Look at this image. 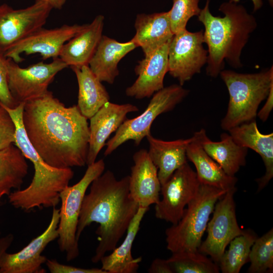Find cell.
Instances as JSON below:
<instances>
[{"label": "cell", "instance_id": "cell-1", "mask_svg": "<svg viewBox=\"0 0 273 273\" xmlns=\"http://www.w3.org/2000/svg\"><path fill=\"white\" fill-rule=\"evenodd\" d=\"M22 122L30 142L48 165L57 168L86 165L89 128L77 105L66 107L48 90L25 103Z\"/></svg>", "mask_w": 273, "mask_h": 273}, {"label": "cell", "instance_id": "cell-2", "mask_svg": "<svg viewBox=\"0 0 273 273\" xmlns=\"http://www.w3.org/2000/svg\"><path fill=\"white\" fill-rule=\"evenodd\" d=\"M129 175L117 179L108 170L95 179L85 194L79 214L76 239L92 223L99 224L98 245L92 261L97 263L113 251L122 238L139 209L129 192Z\"/></svg>", "mask_w": 273, "mask_h": 273}, {"label": "cell", "instance_id": "cell-3", "mask_svg": "<svg viewBox=\"0 0 273 273\" xmlns=\"http://www.w3.org/2000/svg\"><path fill=\"white\" fill-rule=\"evenodd\" d=\"M209 0L198 16L204 26V43L208 47L206 72L215 78L223 70L224 60L235 69L241 68L242 51L257 23L255 17L241 4L231 0L222 3L218 10L224 16H213L209 10Z\"/></svg>", "mask_w": 273, "mask_h": 273}, {"label": "cell", "instance_id": "cell-4", "mask_svg": "<svg viewBox=\"0 0 273 273\" xmlns=\"http://www.w3.org/2000/svg\"><path fill=\"white\" fill-rule=\"evenodd\" d=\"M25 103L14 108L3 105L16 125L15 145L26 159L32 163L34 175L30 185L23 190L12 192L8 196L15 208L25 211L35 208L56 207L60 202V193L68 186L74 176L71 168H57L48 165L32 146L26 133L22 114Z\"/></svg>", "mask_w": 273, "mask_h": 273}, {"label": "cell", "instance_id": "cell-5", "mask_svg": "<svg viewBox=\"0 0 273 273\" xmlns=\"http://www.w3.org/2000/svg\"><path fill=\"white\" fill-rule=\"evenodd\" d=\"M219 75L229 94L226 113L221 121V127L232 128L255 119L261 103L265 100L273 86V67L255 73H240L223 70Z\"/></svg>", "mask_w": 273, "mask_h": 273}, {"label": "cell", "instance_id": "cell-6", "mask_svg": "<svg viewBox=\"0 0 273 273\" xmlns=\"http://www.w3.org/2000/svg\"><path fill=\"white\" fill-rule=\"evenodd\" d=\"M226 192L200 184L180 220L166 230L167 249L172 253L197 251L215 204Z\"/></svg>", "mask_w": 273, "mask_h": 273}, {"label": "cell", "instance_id": "cell-7", "mask_svg": "<svg viewBox=\"0 0 273 273\" xmlns=\"http://www.w3.org/2000/svg\"><path fill=\"white\" fill-rule=\"evenodd\" d=\"M105 168L103 159L96 161L87 166L79 181L73 186H68L60 193L58 244L60 251L65 253L68 261L76 259L79 255L76 232L84 197L90 184L103 173Z\"/></svg>", "mask_w": 273, "mask_h": 273}, {"label": "cell", "instance_id": "cell-8", "mask_svg": "<svg viewBox=\"0 0 273 273\" xmlns=\"http://www.w3.org/2000/svg\"><path fill=\"white\" fill-rule=\"evenodd\" d=\"M189 90L180 84L164 87L153 94L146 110L139 116L126 119L106 144L104 155L113 153L126 142L132 140L139 146L151 133V125L160 114L172 110L189 94Z\"/></svg>", "mask_w": 273, "mask_h": 273}, {"label": "cell", "instance_id": "cell-9", "mask_svg": "<svg viewBox=\"0 0 273 273\" xmlns=\"http://www.w3.org/2000/svg\"><path fill=\"white\" fill-rule=\"evenodd\" d=\"M67 67L59 58L49 63L40 62L26 68L9 59L8 83L12 97L19 104L41 97L48 91L57 74Z\"/></svg>", "mask_w": 273, "mask_h": 273}, {"label": "cell", "instance_id": "cell-10", "mask_svg": "<svg viewBox=\"0 0 273 273\" xmlns=\"http://www.w3.org/2000/svg\"><path fill=\"white\" fill-rule=\"evenodd\" d=\"M203 31L192 32L187 29L174 34L168 53V72L179 84L192 79L207 64L208 51L204 47Z\"/></svg>", "mask_w": 273, "mask_h": 273}, {"label": "cell", "instance_id": "cell-11", "mask_svg": "<svg viewBox=\"0 0 273 273\" xmlns=\"http://www.w3.org/2000/svg\"><path fill=\"white\" fill-rule=\"evenodd\" d=\"M52 9L42 0L19 9L0 5V53L5 56L16 43L42 28Z\"/></svg>", "mask_w": 273, "mask_h": 273}, {"label": "cell", "instance_id": "cell-12", "mask_svg": "<svg viewBox=\"0 0 273 273\" xmlns=\"http://www.w3.org/2000/svg\"><path fill=\"white\" fill-rule=\"evenodd\" d=\"M236 190V188L228 191L217 201L207 225V236L198 249L217 263L230 242L244 231L237 220L234 200Z\"/></svg>", "mask_w": 273, "mask_h": 273}, {"label": "cell", "instance_id": "cell-13", "mask_svg": "<svg viewBox=\"0 0 273 273\" xmlns=\"http://www.w3.org/2000/svg\"><path fill=\"white\" fill-rule=\"evenodd\" d=\"M200 186L196 171L188 162L184 164L161 185L162 198L155 206L156 217L176 224L182 217L185 207L197 194Z\"/></svg>", "mask_w": 273, "mask_h": 273}, {"label": "cell", "instance_id": "cell-14", "mask_svg": "<svg viewBox=\"0 0 273 273\" xmlns=\"http://www.w3.org/2000/svg\"><path fill=\"white\" fill-rule=\"evenodd\" d=\"M59 209L53 207L51 221L44 231L14 253L7 252L0 262L1 273H44L42 265L47 258L41 254L48 245L58 239Z\"/></svg>", "mask_w": 273, "mask_h": 273}, {"label": "cell", "instance_id": "cell-15", "mask_svg": "<svg viewBox=\"0 0 273 273\" xmlns=\"http://www.w3.org/2000/svg\"><path fill=\"white\" fill-rule=\"evenodd\" d=\"M84 25H67L53 29L41 28L14 44L5 56L19 63L22 54H39L43 60L59 58L63 46L75 36Z\"/></svg>", "mask_w": 273, "mask_h": 273}, {"label": "cell", "instance_id": "cell-16", "mask_svg": "<svg viewBox=\"0 0 273 273\" xmlns=\"http://www.w3.org/2000/svg\"><path fill=\"white\" fill-rule=\"evenodd\" d=\"M169 42L144 56L135 66L137 79L125 90L127 96L136 99L150 98L164 87V78L168 72Z\"/></svg>", "mask_w": 273, "mask_h": 273}, {"label": "cell", "instance_id": "cell-17", "mask_svg": "<svg viewBox=\"0 0 273 273\" xmlns=\"http://www.w3.org/2000/svg\"><path fill=\"white\" fill-rule=\"evenodd\" d=\"M138 111V107L131 104H118L109 101L89 119L87 166L96 161L107 140L126 119L127 114Z\"/></svg>", "mask_w": 273, "mask_h": 273}, {"label": "cell", "instance_id": "cell-18", "mask_svg": "<svg viewBox=\"0 0 273 273\" xmlns=\"http://www.w3.org/2000/svg\"><path fill=\"white\" fill-rule=\"evenodd\" d=\"M134 165L129 175V192L139 207L148 208L160 200L161 185L158 169L151 160L148 151L142 149L132 157Z\"/></svg>", "mask_w": 273, "mask_h": 273}, {"label": "cell", "instance_id": "cell-19", "mask_svg": "<svg viewBox=\"0 0 273 273\" xmlns=\"http://www.w3.org/2000/svg\"><path fill=\"white\" fill-rule=\"evenodd\" d=\"M104 19L102 15H97L64 44L59 58L68 67L88 65L103 35Z\"/></svg>", "mask_w": 273, "mask_h": 273}, {"label": "cell", "instance_id": "cell-20", "mask_svg": "<svg viewBox=\"0 0 273 273\" xmlns=\"http://www.w3.org/2000/svg\"><path fill=\"white\" fill-rule=\"evenodd\" d=\"M229 132L237 144L253 150L261 157L265 172L256 179L257 191H260L273 177V133H261L255 119L235 126Z\"/></svg>", "mask_w": 273, "mask_h": 273}, {"label": "cell", "instance_id": "cell-21", "mask_svg": "<svg viewBox=\"0 0 273 273\" xmlns=\"http://www.w3.org/2000/svg\"><path fill=\"white\" fill-rule=\"evenodd\" d=\"M193 136L228 175L235 176L245 165L248 149L237 144L230 134L222 133L220 141L213 142L207 136L205 129H201L195 132Z\"/></svg>", "mask_w": 273, "mask_h": 273}, {"label": "cell", "instance_id": "cell-22", "mask_svg": "<svg viewBox=\"0 0 273 273\" xmlns=\"http://www.w3.org/2000/svg\"><path fill=\"white\" fill-rule=\"evenodd\" d=\"M137 47L131 40L121 42L103 35L88 65L101 82L112 84L119 75L120 61Z\"/></svg>", "mask_w": 273, "mask_h": 273}, {"label": "cell", "instance_id": "cell-23", "mask_svg": "<svg viewBox=\"0 0 273 273\" xmlns=\"http://www.w3.org/2000/svg\"><path fill=\"white\" fill-rule=\"evenodd\" d=\"M149 144V156L158 169V175L163 184L174 172L187 162L186 150L193 137L165 141L153 137L151 133L146 136Z\"/></svg>", "mask_w": 273, "mask_h": 273}, {"label": "cell", "instance_id": "cell-24", "mask_svg": "<svg viewBox=\"0 0 273 273\" xmlns=\"http://www.w3.org/2000/svg\"><path fill=\"white\" fill-rule=\"evenodd\" d=\"M135 33L131 39L146 56L170 41L174 34L168 12L136 15Z\"/></svg>", "mask_w": 273, "mask_h": 273}, {"label": "cell", "instance_id": "cell-25", "mask_svg": "<svg viewBox=\"0 0 273 273\" xmlns=\"http://www.w3.org/2000/svg\"><path fill=\"white\" fill-rule=\"evenodd\" d=\"M148 209V208L139 207L126 231V235L123 242L112 251L111 254L105 255L101 259V268L107 273L137 272L142 258V257H133L131 249L142 220Z\"/></svg>", "mask_w": 273, "mask_h": 273}, {"label": "cell", "instance_id": "cell-26", "mask_svg": "<svg viewBox=\"0 0 273 273\" xmlns=\"http://www.w3.org/2000/svg\"><path fill=\"white\" fill-rule=\"evenodd\" d=\"M193 137V140L187 147L186 155L195 166L199 183L226 191L236 188L237 177L228 175Z\"/></svg>", "mask_w": 273, "mask_h": 273}, {"label": "cell", "instance_id": "cell-27", "mask_svg": "<svg viewBox=\"0 0 273 273\" xmlns=\"http://www.w3.org/2000/svg\"><path fill=\"white\" fill-rule=\"evenodd\" d=\"M78 85L77 107L87 119L110 100V96L102 82L88 65L71 67Z\"/></svg>", "mask_w": 273, "mask_h": 273}, {"label": "cell", "instance_id": "cell-28", "mask_svg": "<svg viewBox=\"0 0 273 273\" xmlns=\"http://www.w3.org/2000/svg\"><path fill=\"white\" fill-rule=\"evenodd\" d=\"M26 159L14 144L0 150V201L13 189H21L28 171Z\"/></svg>", "mask_w": 273, "mask_h": 273}, {"label": "cell", "instance_id": "cell-29", "mask_svg": "<svg viewBox=\"0 0 273 273\" xmlns=\"http://www.w3.org/2000/svg\"><path fill=\"white\" fill-rule=\"evenodd\" d=\"M257 238L252 231L245 230L233 239L218 263L220 270L222 273H239L243 265L249 262L251 248Z\"/></svg>", "mask_w": 273, "mask_h": 273}, {"label": "cell", "instance_id": "cell-30", "mask_svg": "<svg viewBox=\"0 0 273 273\" xmlns=\"http://www.w3.org/2000/svg\"><path fill=\"white\" fill-rule=\"evenodd\" d=\"M167 259L173 273H218V263L198 250L172 253Z\"/></svg>", "mask_w": 273, "mask_h": 273}, {"label": "cell", "instance_id": "cell-31", "mask_svg": "<svg viewBox=\"0 0 273 273\" xmlns=\"http://www.w3.org/2000/svg\"><path fill=\"white\" fill-rule=\"evenodd\" d=\"M249 259L250 265L248 272H272V228L261 237L257 238L251 247Z\"/></svg>", "mask_w": 273, "mask_h": 273}, {"label": "cell", "instance_id": "cell-32", "mask_svg": "<svg viewBox=\"0 0 273 273\" xmlns=\"http://www.w3.org/2000/svg\"><path fill=\"white\" fill-rule=\"evenodd\" d=\"M200 0H172L171 9L168 11L171 30L173 34L186 29L189 20L198 16L201 10Z\"/></svg>", "mask_w": 273, "mask_h": 273}, {"label": "cell", "instance_id": "cell-33", "mask_svg": "<svg viewBox=\"0 0 273 273\" xmlns=\"http://www.w3.org/2000/svg\"><path fill=\"white\" fill-rule=\"evenodd\" d=\"M16 125L7 110L0 103V150L15 142Z\"/></svg>", "mask_w": 273, "mask_h": 273}, {"label": "cell", "instance_id": "cell-34", "mask_svg": "<svg viewBox=\"0 0 273 273\" xmlns=\"http://www.w3.org/2000/svg\"><path fill=\"white\" fill-rule=\"evenodd\" d=\"M8 62L9 59L0 53V103L7 107L14 108L20 103L14 100L9 89Z\"/></svg>", "mask_w": 273, "mask_h": 273}, {"label": "cell", "instance_id": "cell-35", "mask_svg": "<svg viewBox=\"0 0 273 273\" xmlns=\"http://www.w3.org/2000/svg\"><path fill=\"white\" fill-rule=\"evenodd\" d=\"M51 273H107L101 268H83L58 262L56 259H47L45 263Z\"/></svg>", "mask_w": 273, "mask_h": 273}, {"label": "cell", "instance_id": "cell-36", "mask_svg": "<svg viewBox=\"0 0 273 273\" xmlns=\"http://www.w3.org/2000/svg\"><path fill=\"white\" fill-rule=\"evenodd\" d=\"M148 272L149 273H173L167 259L156 258L153 260Z\"/></svg>", "mask_w": 273, "mask_h": 273}, {"label": "cell", "instance_id": "cell-37", "mask_svg": "<svg viewBox=\"0 0 273 273\" xmlns=\"http://www.w3.org/2000/svg\"><path fill=\"white\" fill-rule=\"evenodd\" d=\"M266 101L262 108L257 112V116L263 122L265 121L270 113L273 107V86L270 88L266 98Z\"/></svg>", "mask_w": 273, "mask_h": 273}, {"label": "cell", "instance_id": "cell-38", "mask_svg": "<svg viewBox=\"0 0 273 273\" xmlns=\"http://www.w3.org/2000/svg\"><path fill=\"white\" fill-rule=\"evenodd\" d=\"M14 240V236L12 234H9L0 238V262L3 255L11 246Z\"/></svg>", "mask_w": 273, "mask_h": 273}, {"label": "cell", "instance_id": "cell-39", "mask_svg": "<svg viewBox=\"0 0 273 273\" xmlns=\"http://www.w3.org/2000/svg\"><path fill=\"white\" fill-rule=\"evenodd\" d=\"M50 5L52 9H61L68 0H42Z\"/></svg>", "mask_w": 273, "mask_h": 273}, {"label": "cell", "instance_id": "cell-40", "mask_svg": "<svg viewBox=\"0 0 273 273\" xmlns=\"http://www.w3.org/2000/svg\"><path fill=\"white\" fill-rule=\"evenodd\" d=\"M235 3H238L240 0H231ZM253 4V11L256 12L259 10L263 6L262 0H251Z\"/></svg>", "mask_w": 273, "mask_h": 273}, {"label": "cell", "instance_id": "cell-41", "mask_svg": "<svg viewBox=\"0 0 273 273\" xmlns=\"http://www.w3.org/2000/svg\"><path fill=\"white\" fill-rule=\"evenodd\" d=\"M268 2H269V5L272 7L273 6V0H268Z\"/></svg>", "mask_w": 273, "mask_h": 273}, {"label": "cell", "instance_id": "cell-42", "mask_svg": "<svg viewBox=\"0 0 273 273\" xmlns=\"http://www.w3.org/2000/svg\"><path fill=\"white\" fill-rule=\"evenodd\" d=\"M0 234H1V231H0Z\"/></svg>", "mask_w": 273, "mask_h": 273}]
</instances>
